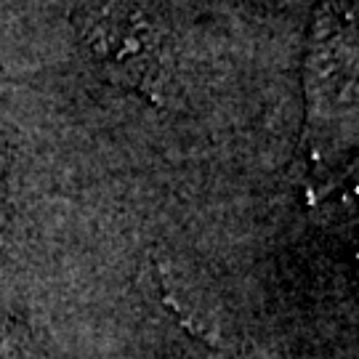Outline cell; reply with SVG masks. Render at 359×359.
Returning a JSON list of instances; mask_svg holds the SVG:
<instances>
[{
	"mask_svg": "<svg viewBox=\"0 0 359 359\" xmlns=\"http://www.w3.org/2000/svg\"><path fill=\"white\" fill-rule=\"evenodd\" d=\"M80 35L90 59L120 86L163 104L170 80V53L160 27L133 3L109 0L86 13Z\"/></svg>",
	"mask_w": 359,
	"mask_h": 359,
	"instance_id": "1",
	"label": "cell"
},
{
	"mask_svg": "<svg viewBox=\"0 0 359 359\" xmlns=\"http://www.w3.org/2000/svg\"><path fill=\"white\" fill-rule=\"evenodd\" d=\"M149 293H152V301L157 304V306L170 311V317L176 320V325H179L181 330H187L192 338H200V341L208 344V346H213V348L218 346V341L208 333L205 325L197 322L194 317H189V311H184V309L176 304V298L170 295V290H168L165 283H163V271H160V266H154V264H152V269H149Z\"/></svg>",
	"mask_w": 359,
	"mask_h": 359,
	"instance_id": "2",
	"label": "cell"
}]
</instances>
